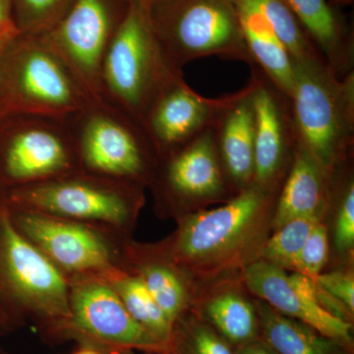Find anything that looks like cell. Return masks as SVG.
Wrapping results in <instances>:
<instances>
[{"instance_id":"1","label":"cell","mask_w":354,"mask_h":354,"mask_svg":"<svg viewBox=\"0 0 354 354\" xmlns=\"http://www.w3.org/2000/svg\"><path fill=\"white\" fill-rule=\"evenodd\" d=\"M278 191L253 183L215 209L188 212L156 249L188 279H214L258 260Z\"/></svg>"},{"instance_id":"2","label":"cell","mask_w":354,"mask_h":354,"mask_svg":"<svg viewBox=\"0 0 354 354\" xmlns=\"http://www.w3.org/2000/svg\"><path fill=\"white\" fill-rule=\"evenodd\" d=\"M165 64L174 71L218 57L255 67L247 50L236 0H140Z\"/></svg>"},{"instance_id":"3","label":"cell","mask_w":354,"mask_h":354,"mask_svg":"<svg viewBox=\"0 0 354 354\" xmlns=\"http://www.w3.org/2000/svg\"><path fill=\"white\" fill-rule=\"evenodd\" d=\"M143 186L82 171L4 189L7 206L57 216L125 237L145 198Z\"/></svg>"},{"instance_id":"4","label":"cell","mask_w":354,"mask_h":354,"mask_svg":"<svg viewBox=\"0 0 354 354\" xmlns=\"http://www.w3.org/2000/svg\"><path fill=\"white\" fill-rule=\"evenodd\" d=\"M91 101L39 37L20 35L0 55V116L66 120Z\"/></svg>"},{"instance_id":"5","label":"cell","mask_w":354,"mask_h":354,"mask_svg":"<svg viewBox=\"0 0 354 354\" xmlns=\"http://www.w3.org/2000/svg\"><path fill=\"white\" fill-rule=\"evenodd\" d=\"M295 69L290 101L298 143L330 174L353 152L354 72L337 78L325 62Z\"/></svg>"},{"instance_id":"6","label":"cell","mask_w":354,"mask_h":354,"mask_svg":"<svg viewBox=\"0 0 354 354\" xmlns=\"http://www.w3.org/2000/svg\"><path fill=\"white\" fill-rule=\"evenodd\" d=\"M79 169L85 174L150 185L158 156L141 123L106 102H90L65 120Z\"/></svg>"},{"instance_id":"7","label":"cell","mask_w":354,"mask_h":354,"mask_svg":"<svg viewBox=\"0 0 354 354\" xmlns=\"http://www.w3.org/2000/svg\"><path fill=\"white\" fill-rule=\"evenodd\" d=\"M69 279L26 239L0 205V306L11 319L35 317L55 330L69 317Z\"/></svg>"},{"instance_id":"8","label":"cell","mask_w":354,"mask_h":354,"mask_svg":"<svg viewBox=\"0 0 354 354\" xmlns=\"http://www.w3.org/2000/svg\"><path fill=\"white\" fill-rule=\"evenodd\" d=\"M160 55L140 0H130L102 62V99L139 121L172 73Z\"/></svg>"},{"instance_id":"9","label":"cell","mask_w":354,"mask_h":354,"mask_svg":"<svg viewBox=\"0 0 354 354\" xmlns=\"http://www.w3.org/2000/svg\"><path fill=\"white\" fill-rule=\"evenodd\" d=\"M7 208L16 228L69 279L104 278L115 270L124 269V237L86 223Z\"/></svg>"},{"instance_id":"10","label":"cell","mask_w":354,"mask_h":354,"mask_svg":"<svg viewBox=\"0 0 354 354\" xmlns=\"http://www.w3.org/2000/svg\"><path fill=\"white\" fill-rule=\"evenodd\" d=\"M80 171L65 120L31 115L0 116L2 189Z\"/></svg>"},{"instance_id":"11","label":"cell","mask_w":354,"mask_h":354,"mask_svg":"<svg viewBox=\"0 0 354 354\" xmlns=\"http://www.w3.org/2000/svg\"><path fill=\"white\" fill-rule=\"evenodd\" d=\"M69 317L53 332L82 342L87 348L118 354L132 349L169 353L125 308L101 277L69 279Z\"/></svg>"},{"instance_id":"12","label":"cell","mask_w":354,"mask_h":354,"mask_svg":"<svg viewBox=\"0 0 354 354\" xmlns=\"http://www.w3.org/2000/svg\"><path fill=\"white\" fill-rule=\"evenodd\" d=\"M130 0H74L50 31L39 38L55 51L93 102L102 99V62Z\"/></svg>"},{"instance_id":"13","label":"cell","mask_w":354,"mask_h":354,"mask_svg":"<svg viewBox=\"0 0 354 354\" xmlns=\"http://www.w3.org/2000/svg\"><path fill=\"white\" fill-rule=\"evenodd\" d=\"M152 186L158 204L193 209L234 196L221 167L212 127L158 160Z\"/></svg>"},{"instance_id":"14","label":"cell","mask_w":354,"mask_h":354,"mask_svg":"<svg viewBox=\"0 0 354 354\" xmlns=\"http://www.w3.org/2000/svg\"><path fill=\"white\" fill-rule=\"evenodd\" d=\"M249 83L254 108V183L279 190L298 145L290 97L258 67Z\"/></svg>"},{"instance_id":"15","label":"cell","mask_w":354,"mask_h":354,"mask_svg":"<svg viewBox=\"0 0 354 354\" xmlns=\"http://www.w3.org/2000/svg\"><path fill=\"white\" fill-rule=\"evenodd\" d=\"M242 279L248 290L281 315L306 324L319 333L353 348V323L330 315L316 297L315 279L255 260L246 265Z\"/></svg>"},{"instance_id":"16","label":"cell","mask_w":354,"mask_h":354,"mask_svg":"<svg viewBox=\"0 0 354 354\" xmlns=\"http://www.w3.org/2000/svg\"><path fill=\"white\" fill-rule=\"evenodd\" d=\"M225 99L203 97L185 82L183 72L172 73L141 121L158 160L209 129Z\"/></svg>"},{"instance_id":"17","label":"cell","mask_w":354,"mask_h":354,"mask_svg":"<svg viewBox=\"0 0 354 354\" xmlns=\"http://www.w3.org/2000/svg\"><path fill=\"white\" fill-rule=\"evenodd\" d=\"M216 152L234 194L254 183V108L252 88L225 95L212 125Z\"/></svg>"},{"instance_id":"18","label":"cell","mask_w":354,"mask_h":354,"mask_svg":"<svg viewBox=\"0 0 354 354\" xmlns=\"http://www.w3.org/2000/svg\"><path fill=\"white\" fill-rule=\"evenodd\" d=\"M123 266L139 277L172 323L193 307L191 281L155 245L125 241Z\"/></svg>"},{"instance_id":"19","label":"cell","mask_w":354,"mask_h":354,"mask_svg":"<svg viewBox=\"0 0 354 354\" xmlns=\"http://www.w3.org/2000/svg\"><path fill=\"white\" fill-rule=\"evenodd\" d=\"M330 174L298 143L295 157L277 195L272 228L293 218L320 215L329 201Z\"/></svg>"},{"instance_id":"20","label":"cell","mask_w":354,"mask_h":354,"mask_svg":"<svg viewBox=\"0 0 354 354\" xmlns=\"http://www.w3.org/2000/svg\"><path fill=\"white\" fill-rule=\"evenodd\" d=\"M304 31L337 78L354 72L353 32L326 0H286Z\"/></svg>"},{"instance_id":"21","label":"cell","mask_w":354,"mask_h":354,"mask_svg":"<svg viewBox=\"0 0 354 354\" xmlns=\"http://www.w3.org/2000/svg\"><path fill=\"white\" fill-rule=\"evenodd\" d=\"M236 6L242 35L254 64L290 97L295 82V69L285 46L264 16L248 0H236Z\"/></svg>"},{"instance_id":"22","label":"cell","mask_w":354,"mask_h":354,"mask_svg":"<svg viewBox=\"0 0 354 354\" xmlns=\"http://www.w3.org/2000/svg\"><path fill=\"white\" fill-rule=\"evenodd\" d=\"M191 311L211 326L234 348L261 339L255 304L237 288L215 291Z\"/></svg>"},{"instance_id":"23","label":"cell","mask_w":354,"mask_h":354,"mask_svg":"<svg viewBox=\"0 0 354 354\" xmlns=\"http://www.w3.org/2000/svg\"><path fill=\"white\" fill-rule=\"evenodd\" d=\"M261 339L278 354H351L353 349L306 324L281 315L262 300L254 301Z\"/></svg>"},{"instance_id":"24","label":"cell","mask_w":354,"mask_h":354,"mask_svg":"<svg viewBox=\"0 0 354 354\" xmlns=\"http://www.w3.org/2000/svg\"><path fill=\"white\" fill-rule=\"evenodd\" d=\"M104 279L118 293L132 318L169 351L174 323L158 306L139 277L120 268Z\"/></svg>"},{"instance_id":"25","label":"cell","mask_w":354,"mask_h":354,"mask_svg":"<svg viewBox=\"0 0 354 354\" xmlns=\"http://www.w3.org/2000/svg\"><path fill=\"white\" fill-rule=\"evenodd\" d=\"M285 46L293 65L325 62L286 0H248Z\"/></svg>"},{"instance_id":"26","label":"cell","mask_w":354,"mask_h":354,"mask_svg":"<svg viewBox=\"0 0 354 354\" xmlns=\"http://www.w3.org/2000/svg\"><path fill=\"white\" fill-rule=\"evenodd\" d=\"M169 353L235 354V348L211 326L189 310L174 323Z\"/></svg>"},{"instance_id":"27","label":"cell","mask_w":354,"mask_h":354,"mask_svg":"<svg viewBox=\"0 0 354 354\" xmlns=\"http://www.w3.org/2000/svg\"><path fill=\"white\" fill-rule=\"evenodd\" d=\"M322 220L320 215L293 218L274 230L261 247L258 259L291 271L293 263L312 230Z\"/></svg>"},{"instance_id":"28","label":"cell","mask_w":354,"mask_h":354,"mask_svg":"<svg viewBox=\"0 0 354 354\" xmlns=\"http://www.w3.org/2000/svg\"><path fill=\"white\" fill-rule=\"evenodd\" d=\"M74 0H11L14 22L20 35L39 37L50 31Z\"/></svg>"},{"instance_id":"29","label":"cell","mask_w":354,"mask_h":354,"mask_svg":"<svg viewBox=\"0 0 354 354\" xmlns=\"http://www.w3.org/2000/svg\"><path fill=\"white\" fill-rule=\"evenodd\" d=\"M328 256H329L328 230L322 221H319L298 254L291 271L315 279L322 272L324 266L327 263Z\"/></svg>"},{"instance_id":"30","label":"cell","mask_w":354,"mask_h":354,"mask_svg":"<svg viewBox=\"0 0 354 354\" xmlns=\"http://www.w3.org/2000/svg\"><path fill=\"white\" fill-rule=\"evenodd\" d=\"M339 184L337 208L335 215V243L342 253L351 252L354 246V183L348 176Z\"/></svg>"},{"instance_id":"31","label":"cell","mask_w":354,"mask_h":354,"mask_svg":"<svg viewBox=\"0 0 354 354\" xmlns=\"http://www.w3.org/2000/svg\"><path fill=\"white\" fill-rule=\"evenodd\" d=\"M316 283L333 297L354 312V278L349 271H334L320 274L315 279Z\"/></svg>"},{"instance_id":"32","label":"cell","mask_w":354,"mask_h":354,"mask_svg":"<svg viewBox=\"0 0 354 354\" xmlns=\"http://www.w3.org/2000/svg\"><path fill=\"white\" fill-rule=\"evenodd\" d=\"M19 36L13 19L11 0H0V55Z\"/></svg>"},{"instance_id":"33","label":"cell","mask_w":354,"mask_h":354,"mask_svg":"<svg viewBox=\"0 0 354 354\" xmlns=\"http://www.w3.org/2000/svg\"><path fill=\"white\" fill-rule=\"evenodd\" d=\"M235 354H278L262 339L235 348Z\"/></svg>"},{"instance_id":"34","label":"cell","mask_w":354,"mask_h":354,"mask_svg":"<svg viewBox=\"0 0 354 354\" xmlns=\"http://www.w3.org/2000/svg\"><path fill=\"white\" fill-rule=\"evenodd\" d=\"M9 323H10V318L6 315V312L0 306V330L6 328Z\"/></svg>"},{"instance_id":"35","label":"cell","mask_w":354,"mask_h":354,"mask_svg":"<svg viewBox=\"0 0 354 354\" xmlns=\"http://www.w3.org/2000/svg\"><path fill=\"white\" fill-rule=\"evenodd\" d=\"M118 354H171L169 353H156V351H139L127 349V351H120Z\"/></svg>"},{"instance_id":"36","label":"cell","mask_w":354,"mask_h":354,"mask_svg":"<svg viewBox=\"0 0 354 354\" xmlns=\"http://www.w3.org/2000/svg\"><path fill=\"white\" fill-rule=\"evenodd\" d=\"M354 0H330V6H351L353 3Z\"/></svg>"},{"instance_id":"37","label":"cell","mask_w":354,"mask_h":354,"mask_svg":"<svg viewBox=\"0 0 354 354\" xmlns=\"http://www.w3.org/2000/svg\"><path fill=\"white\" fill-rule=\"evenodd\" d=\"M72 354H104L101 353V351H97V349L92 348H84L82 349H80V351H76V353H72Z\"/></svg>"},{"instance_id":"38","label":"cell","mask_w":354,"mask_h":354,"mask_svg":"<svg viewBox=\"0 0 354 354\" xmlns=\"http://www.w3.org/2000/svg\"><path fill=\"white\" fill-rule=\"evenodd\" d=\"M2 193H3V189H2L1 185H0V205H1L2 202Z\"/></svg>"},{"instance_id":"39","label":"cell","mask_w":354,"mask_h":354,"mask_svg":"<svg viewBox=\"0 0 354 354\" xmlns=\"http://www.w3.org/2000/svg\"><path fill=\"white\" fill-rule=\"evenodd\" d=\"M143 1H144V0H143Z\"/></svg>"}]
</instances>
